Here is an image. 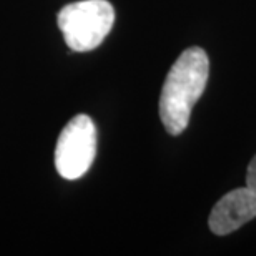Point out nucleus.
<instances>
[{
    "label": "nucleus",
    "instance_id": "obj_1",
    "mask_svg": "<svg viewBox=\"0 0 256 256\" xmlns=\"http://www.w3.org/2000/svg\"><path fill=\"white\" fill-rule=\"evenodd\" d=\"M210 76V60L203 48L183 52L166 75L160 95V118L170 135L188 128L193 106L202 98Z\"/></svg>",
    "mask_w": 256,
    "mask_h": 256
},
{
    "label": "nucleus",
    "instance_id": "obj_4",
    "mask_svg": "<svg viewBox=\"0 0 256 256\" xmlns=\"http://www.w3.org/2000/svg\"><path fill=\"white\" fill-rule=\"evenodd\" d=\"M256 216V194L250 188H240V190L230 192L214 204L210 214V230L224 236Z\"/></svg>",
    "mask_w": 256,
    "mask_h": 256
},
{
    "label": "nucleus",
    "instance_id": "obj_3",
    "mask_svg": "<svg viewBox=\"0 0 256 256\" xmlns=\"http://www.w3.org/2000/svg\"><path fill=\"white\" fill-rule=\"evenodd\" d=\"M96 155V126L88 115L74 116L62 130L55 148V166L65 180H78Z\"/></svg>",
    "mask_w": 256,
    "mask_h": 256
},
{
    "label": "nucleus",
    "instance_id": "obj_2",
    "mask_svg": "<svg viewBox=\"0 0 256 256\" xmlns=\"http://www.w3.org/2000/svg\"><path fill=\"white\" fill-rule=\"evenodd\" d=\"M58 28L74 52L98 48L114 28L115 8L108 0H82L60 10Z\"/></svg>",
    "mask_w": 256,
    "mask_h": 256
},
{
    "label": "nucleus",
    "instance_id": "obj_5",
    "mask_svg": "<svg viewBox=\"0 0 256 256\" xmlns=\"http://www.w3.org/2000/svg\"><path fill=\"white\" fill-rule=\"evenodd\" d=\"M246 188H250L254 194H256V156L252 160L248 166V173H246Z\"/></svg>",
    "mask_w": 256,
    "mask_h": 256
}]
</instances>
